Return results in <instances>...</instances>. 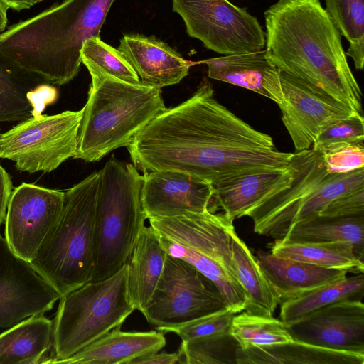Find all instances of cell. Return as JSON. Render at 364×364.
<instances>
[{"mask_svg": "<svg viewBox=\"0 0 364 364\" xmlns=\"http://www.w3.org/2000/svg\"><path fill=\"white\" fill-rule=\"evenodd\" d=\"M127 148L144 173L178 171L213 186L249 173L286 168L293 155L279 151L272 136L222 105L207 79L188 100L151 119Z\"/></svg>", "mask_w": 364, "mask_h": 364, "instance_id": "obj_1", "label": "cell"}, {"mask_svg": "<svg viewBox=\"0 0 364 364\" xmlns=\"http://www.w3.org/2000/svg\"><path fill=\"white\" fill-rule=\"evenodd\" d=\"M265 50L280 70L363 115L362 92L341 35L320 0H278L264 13Z\"/></svg>", "mask_w": 364, "mask_h": 364, "instance_id": "obj_2", "label": "cell"}, {"mask_svg": "<svg viewBox=\"0 0 364 364\" xmlns=\"http://www.w3.org/2000/svg\"><path fill=\"white\" fill-rule=\"evenodd\" d=\"M116 0H63L0 33V51L46 82L63 85L78 74L85 41L100 37Z\"/></svg>", "mask_w": 364, "mask_h": 364, "instance_id": "obj_3", "label": "cell"}, {"mask_svg": "<svg viewBox=\"0 0 364 364\" xmlns=\"http://www.w3.org/2000/svg\"><path fill=\"white\" fill-rule=\"evenodd\" d=\"M90 74L92 82L73 158L96 162L114 149L127 146L166 107L159 87L127 82L100 73Z\"/></svg>", "mask_w": 364, "mask_h": 364, "instance_id": "obj_4", "label": "cell"}, {"mask_svg": "<svg viewBox=\"0 0 364 364\" xmlns=\"http://www.w3.org/2000/svg\"><path fill=\"white\" fill-rule=\"evenodd\" d=\"M99 177L93 172L65 192L60 218L30 262L60 298L92 279Z\"/></svg>", "mask_w": 364, "mask_h": 364, "instance_id": "obj_5", "label": "cell"}, {"mask_svg": "<svg viewBox=\"0 0 364 364\" xmlns=\"http://www.w3.org/2000/svg\"><path fill=\"white\" fill-rule=\"evenodd\" d=\"M294 172L289 185L247 210L254 232L282 240L291 228L315 217L334 198L364 188V167L336 173L327 171L322 153L311 148L293 153Z\"/></svg>", "mask_w": 364, "mask_h": 364, "instance_id": "obj_6", "label": "cell"}, {"mask_svg": "<svg viewBox=\"0 0 364 364\" xmlns=\"http://www.w3.org/2000/svg\"><path fill=\"white\" fill-rule=\"evenodd\" d=\"M99 171L95 208V262L90 282L106 279L125 265L145 227L144 176L112 156Z\"/></svg>", "mask_w": 364, "mask_h": 364, "instance_id": "obj_7", "label": "cell"}, {"mask_svg": "<svg viewBox=\"0 0 364 364\" xmlns=\"http://www.w3.org/2000/svg\"><path fill=\"white\" fill-rule=\"evenodd\" d=\"M127 264L110 277L89 282L61 297L53 321L52 353L60 363L114 328L136 310L127 291Z\"/></svg>", "mask_w": 364, "mask_h": 364, "instance_id": "obj_8", "label": "cell"}, {"mask_svg": "<svg viewBox=\"0 0 364 364\" xmlns=\"http://www.w3.org/2000/svg\"><path fill=\"white\" fill-rule=\"evenodd\" d=\"M83 109L28 118L0 133V159L29 173L51 172L74 157Z\"/></svg>", "mask_w": 364, "mask_h": 364, "instance_id": "obj_9", "label": "cell"}, {"mask_svg": "<svg viewBox=\"0 0 364 364\" xmlns=\"http://www.w3.org/2000/svg\"><path fill=\"white\" fill-rule=\"evenodd\" d=\"M225 308L213 282L191 264L167 254L162 274L142 314L163 333Z\"/></svg>", "mask_w": 364, "mask_h": 364, "instance_id": "obj_10", "label": "cell"}, {"mask_svg": "<svg viewBox=\"0 0 364 364\" xmlns=\"http://www.w3.org/2000/svg\"><path fill=\"white\" fill-rule=\"evenodd\" d=\"M189 36L217 53L242 54L265 48V32L247 8L228 0H172Z\"/></svg>", "mask_w": 364, "mask_h": 364, "instance_id": "obj_11", "label": "cell"}, {"mask_svg": "<svg viewBox=\"0 0 364 364\" xmlns=\"http://www.w3.org/2000/svg\"><path fill=\"white\" fill-rule=\"evenodd\" d=\"M65 192L23 183L13 189L5 217V239L11 250L31 262L56 225Z\"/></svg>", "mask_w": 364, "mask_h": 364, "instance_id": "obj_12", "label": "cell"}, {"mask_svg": "<svg viewBox=\"0 0 364 364\" xmlns=\"http://www.w3.org/2000/svg\"><path fill=\"white\" fill-rule=\"evenodd\" d=\"M60 295L0 234V328L50 311Z\"/></svg>", "mask_w": 364, "mask_h": 364, "instance_id": "obj_13", "label": "cell"}, {"mask_svg": "<svg viewBox=\"0 0 364 364\" xmlns=\"http://www.w3.org/2000/svg\"><path fill=\"white\" fill-rule=\"evenodd\" d=\"M279 75L284 98V103L279 107L282 121L296 151L311 148L320 130L328 123L358 114L301 79L282 70Z\"/></svg>", "mask_w": 364, "mask_h": 364, "instance_id": "obj_14", "label": "cell"}, {"mask_svg": "<svg viewBox=\"0 0 364 364\" xmlns=\"http://www.w3.org/2000/svg\"><path fill=\"white\" fill-rule=\"evenodd\" d=\"M287 328L295 341L364 354V304L362 301L331 304Z\"/></svg>", "mask_w": 364, "mask_h": 364, "instance_id": "obj_15", "label": "cell"}, {"mask_svg": "<svg viewBox=\"0 0 364 364\" xmlns=\"http://www.w3.org/2000/svg\"><path fill=\"white\" fill-rule=\"evenodd\" d=\"M141 203L146 219L210 210L213 186L187 173L159 170L143 175Z\"/></svg>", "mask_w": 364, "mask_h": 364, "instance_id": "obj_16", "label": "cell"}, {"mask_svg": "<svg viewBox=\"0 0 364 364\" xmlns=\"http://www.w3.org/2000/svg\"><path fill=\"white\" fill-rule=\"evenodd\" d=\"M149 221L160 237L204 254L235 273L229 234L233 222L223 213L188 212Z\"/></svg>", "mask_w": 364, "mask_h": 364, "instance_id": "obj_17", "label": "cell"}, {"mask_svg": "<svg viewBox=\"0 0 364 364\" xmlns=\"http://www.w3.org/2000/svg\"><path fill=\"white\" fill-rule=\"evenodd\" d=\"M118 50L125 56L142 83L159 88L180 82L191 63L155 36L124 35Z\"/></svg>", "mask_w": 364, "mask_h": 364, "instance_id": "obj_18", "label": "cell"}, {"mask_svg": "<svg viewBox=\"0 0 364 364\" xmlns=\"http://www.w3.org/2000/svg\"><path fill=\"white\" fill-rule=\"evenodd\" d=\"M203 63L208 67V77L255 92L279 107L284 103L280 70L270 61L265 48L210 58Z\"/></svg>", "mask_w": 364, "mask_h": 364, "instance_id": "obj_19", "label": "cell"}, {"mask_svg": "<svg viewBox=\"0 0 364 364\" xmlns=\"http://www.w3.org/2000/svg\"><path fill=\"white\" fill-rule=\"evenodd\" d=\"M291 162L284 169L249 173L214 186L209 210L222 209L230 221L245 216V213L269 195L288 186L293 178Z\"/></svg>", "mask_w": 364, "mask_h": 364, "instance_id": "obj_20", "label": "cell"}, {"mask_svg": "<svg viewBox=\"0 0 364 364\" xmlns=\"http://www.w3.org/2000/svg\"><path fill=\"white\" fill-rule=\"evenodd\" d=\"M281 301L296 298L346 277L344 269L325 268L259 250L255 257Z\"/></svg>", "mask_w": 364, "mask_h": 364, "instance_id": "obj_21", "label": "cell"}, {"mask_svg": "<svg viewBox=\"0 0 364 364\" xmlns=\"http://www.w3.org/2000/svg\"><path fill=\"white\" fill-rule=\"evenodd\" d=\"M166 344L159 331H122L112 329L60 363L130 364L134 359L160 351Z\"/></svg>", "mask_w": 364, "mask_h": 364, "instance_id": "obj_22", "label": "cell"}, {"mask_svg": "<svg viewBox=\"0 0 364 364\" xmlns=\"http://www.w3.org/2000/svg\"><path fill=\"white\" fill-rule=\"evenodd\" d=\"M166 251L151 227L141 230L127 262V291L136 310L141 313L151 299L164 269Z\"/></svg>", "mask_w": 364, "mask_h": 364, "instance_id": "obj_23", "label": "cell"}, {"mask_svg": "<svg viewBox=\"0 0 364 364\" xmlns=\"http://www.w3.org/2000/svg\"><path fill=\"white\" fill-rule=\"evenodd\" d=\"M237 364H364V354L326 348L293 340L238 348Z\"/></svg>", "mask_w": 364, "mask_h": 364, "instance_id": "obj_24", "label": "cell"}, {"mask_svg": "<svg viewBox=\"0 0 364 364\" xmlns=\"http://www.w3.org/2000/svg\"><path fill=\"white\" fill-rule=\"evenodd\" d=\"M53 321L28 317L0 334V364L45 363L53 348Z\"/></svg>", "mask_w": 364, "mask_h": 364, "instance_id": "obj_25", "label": "cell"}, {"mask_svg": "<svg viewBox=\"0 0 364 364\" xmlns=\"http://www.w3.org/2000/svg\"><path fill=\"white\" fill-rule=\"evenodd\" d=\"M232 260L239 283L242 287L247 303V313L271 317L281 303L245 242L237 235L235 228L230 230Z\"/></svg>", "mask_w": 364, "mask_h": 364, "instance_id": "obj_26", "label": "cell"}, {"mask_svg": "<svg viewBox=\"0 0 364 364\" xmlns=\"http://www.w3.org/2000/svg\"><path fill=\"white\" fill-rule=\"evenodd\" d=\"M284 242H337L351 244L364 256V215L326 217L316 215L294 225Z\"/></svg>", "mask_w": 364, "mask_h": 364, "instance_id": "obj_27", "label": "cell"}, {"mask_svg": "<svg viewBox=\"0 0 364 364\" xmlns=\"http://www.w3.org/2000/svg\"><path fill=\"white\" fill-rule=\"evenodd\" d=\"M277 256L331 269L363 273V257L348 242H284L275 240L270 247Z\"/></svg>", "mask_w": 364, "mask_h": 364, "instance_id": "obj_28", "label": "cell"}, {"mask_svg": "<svg viewBox=\"0 0 364 364\" xmlns=\"http://www.w3.org/2000/svg\"><path fill=\"white\" fill-rule=\"evenodd\" d=\"M363 296L364 275L357 273L282 301L280 318L288 327L324 306L343 301H362Z\"/></svg>", "mask_w": 364, "mask_h": 364, "instance_id": "obj_29", "label": "cell"}, {"mask_svg": "<svg viewBox=\"0 0 364 364\" xmlns=\"http://www.w3.org/2000/svg\"><path fill=\"white\" fill-rule=\"evenodd\" d=\"M159 240L167 254L191 264L214 283L228 309L235 314L245 309L247 297L234 272L204 254L160 236Z\"/></svg>", "mask_w": 364, "mask_h": 364, "instance_id": "obj_30", "label": "cell"}, {"mask_svg": "<svg viewBox=\"0 0 364 364\" xmlns=\"http://www.w3.org/2000/svg\"><path fill=\"white\" fill-rule=\"evenodd\" d=\"M43 81L21 68L0 51V122L26 119L33 114V94L36 82Z\"/></svg>", "mask_w": 364, "mask_h": 364, "instance_id": "obj_31", "label": "cell"}, {"mask_svg": "<svg viewBox=\"0 0 364 364\" xmlns=\"http://www.w3.org/2000/svg\"><path fill=\"white\" fill-rule=\"evenodd\" d=\"M326 9L348 42L346 52L356 70L364 66V0H325Z\"/></svg>", "mask_w": 364, "mask_h": 364, "instance_id": "obj_32", "label": "cell"}, {"mask_svg": "<svg viewBox=\"0 0 364 364\" xmlns=\"http://www.w3.org/2000/svg\"><path fill=\"white\" fill-rule=\"evenodd\" d=\"M230 333L241 347L270 346L294 340L287 326L281 320L246 311L235 315Z\"/></svg>", "mask_w": 364, "mask_h": 364, "instance_id": "obj_33", "label": "cell"}, {"mask_svg": "<svg viewBox=\"0 0 364 364\" xmlns=\"http://www.w3.org/2000/svg\"><path fill=\"white\" fill-rule=\"evenodd\" d=\"M82 63L89 73H100L127 82H141L134 69L118 50L103 42L100 37H91L81 50Z\"/></svg>", "mask_w": 364, "mask_h": 364, "instance_id": "obj_34", "label": "cell"}, {"mask_svg": "<svg viewBox=\"0 0 364 364\" xmlns=\"http://www.w3.org/2000/svg\"><path fill=\"white\" fill-rule=\"evenodd\" d=\"M239 347L228 332L182 341L178 350L186 364H237Z\"/></svg>", "mask_w": 364, "mask_h": 364, "instance_id": "obj_35", "label": "cell"}, {"mask_svg": "<svg viewBox=\"0 0 364 364\" xmlns=\"http://www.w3.org/2000/svg\"><path fill=\"white\" fill-rule=\"evenodd\" d=\"M360 142H364V118L363 115L354 114L335 119L322 127L311 149L324 152Z\"/></svg>", "mask_w": 364, "mask_h": 364, "instance_id": "obj_36", "label": "cell"}, {"mask_svg": "<svg viewBox=\"0 0 364 364\" xmlns=\"http://www.w3.org/2000/svg\"><path fill=\"white\" fill-rule=\"evenodd\" d=\"M235 313L228 308L166 329L163 333H174L182 341L230 332Z\"/></svg>", "mask_w": 364, "mask_h": 364, "instance_id": "obj_37", "label": "cell"}, {"mask_svg": "<svg viewBox=\"0 0 364 364\" xmlns=\"http://www.w3.org/2000/svg\"><path fill=\"white\" fill-rule=\"evenodd\" d=\"M321 153L330 173H347L364 167V142L347 144Z\"/></svg>", "mask_w": 364, "mask_h": 364, "instance_id": "obj_38", "label": "cell"}, {"mask_svg": "<svg viewBox=\"0 0 364 364\" xmlns=\"http://www.w3.org/2000/svg\"><path fill=\"white\" fill-rule=\"evenodd\" d=\"M326 217L364 215V188H358L332 200L319 213Z\"/></svg>", "mask_w": 364, "mask_h": 364, "instance_id": "obj_39", "label": "cell"}, {"mask_svg": "<svg viewBox=\"0 0 364 364\" xmlns=\"http://www.w3.org/2000/svg\"><path fill=\"white\" fill-rule=\"evenodd\" d=\"M183 356L181 351L168 353L166 352H155L132 360L130 364H176L183 363Z\"/></svg>", "mask_w": 364, "mask_h": 364, "instance_id": "obj_40", "label": "cell"}, {"mask_svg": "<svg viewBox=\"0 0 364 364\" xmlns=\"http://www.w3.org/2000/svg\"><path fill=\"white\" fill-rule=\"evenodd\" d=\"M13 185L8 173L0 165V227L5 220Z\"/></svg>", "mask_w": 364, "mask_h": 364, "instance_id": "obj_41", "label": "cell"}, {"mask_svg": "<svg viewBox=\"0 0 364 364\" xmlns=\"http://www.w3.org/2000/svg\"><path fill=\"white\" fill-rule=\"evenodd\" d=\"M8 9L20 11L31 8L35 4V0H1Z\"/></svg>", "mask_w": 364, "mask_h": 364, "instance_id": "obj_42", "label": "cell"}, {"mask_svg": "<svg viewBox=\"0 0 364 364\" xmlns=\"http://www.w3.org/2000/svg\"><path fill=\"white\" fill-rule=\"evenodd\" d=\"M8 7L0 0V33L6 30L8 23Z\"/></svg>", "mask_w": 364, "mask_h": 364, "instance_id": "obj_43", "label": "cell"}, {"mask_svg": "<svg viewBox=\"0 0 364 364\" xmlns=\"http://www.w3.org/2000/svg\"><path fill=\"white\" fill-rule=\"evenodd\" d=\"M36 3L42 1L43 0H35Z\"/></svg>", "mask_w": 364, "mask_h": 364, "instance_id": "obj_44", "label": "cell"}]
</instances>
